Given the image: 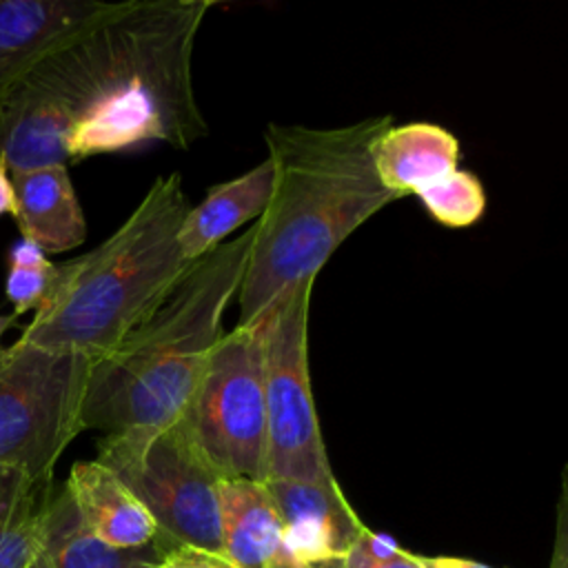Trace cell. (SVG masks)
Instances as JSON below:
<instances>
[{"mask_svg":"<svg viewBox=\"0 0 568 568\" xmlns=\"http://www.w3.org/2000/svg\"><path fill=\"white\" fill-rule=\"evenodd\" d=\"M211 0H124L47 55L0 100V160L27 173L164 142L209 126L195 100L193 47Z\"/></svg>","mask_w":568,"mask_h":568,"instance_id":"6da1fadb","label":"cell"},{"mask_svg":"<svg viewBox=\"0 0 568 568\" xmlns=\"http://www.w3.org/2000/svg\"><path fill=\"white\" fill-rule=\"evenodd\" d=\"M393 115H371L342 126L275 124L264 131L275 184L237 291L240 320H260L286 291L315 280L328 257L366 220L397 197L373 164V142Z\"/></svg>","mask_w":568,"mask_h":568,"instance_id":"7a4b0ae2","label":"cell"},{"mask_svg":"<svg viewBox=\"0 0 568 568\" xmlns=\"http://www.w3.org/2000/svg\"><path fill=\"white\" fill-rule=\"evenodd\" d=\"M255 222L195 260L173 291L106 355L91 362L80 428L120 433L182 417L222 317L237 295Z\"/></svg>","mask_w":568,"mask_h":568,"instance_id":"3957f363","label":"cell"},{"mask_svg":"<svg viewBox=\"0 0 568 568\" xmlns=\"http://www.w3.org/2000/svg\"><path fill=\"white\" fill-rule=\"evenodd\" d=\"M186 211L180 173L158 175L102 244L58 264L49 300L18 339L91 362L113 351L191 268L178 244Z\"/></svg>","mask_w":568,"mask_h":568,"instance_id":"277c9868","label":"cell"},{"mask_svg":"<svg viewBox=\"0 0 568 568\" xmlns=\"http://www.w3.org/2000/svg\"><path fill=\"white\" fill-rule=\"evenodd\" d=\"M146 508L155 524L158 557L175 546L222 555L220 475L197 448L184 419L106 433L98 457Z\"/></svg>","mask_w":568,"mask_h":568,"instance_id":"5b68a950","label":"cell"},{"mask_svg":"<svg viewBox=\"0 0 568 568\" xmlns=\"http://www.w3.org/2000/svg\"><path fill=\"white\" fill-rule=\"evenodd\" d=\"M91 359L22 339L0 346V466L33 481H53V468L82 433L80 408Z\"/></svg>","mask_w":568,"mask_h":568,"instance_id":"8992f818","label":"cell"},{"mask_svg":"<svg viewBox=\"0 0 568 568\" xmlns=\"http://www.w3.org/2000/svg\"><path fill=\"white\" fill-rule=\"evenodd\" d=\"M264 331L266 313L253 324L222 333L182 413L220 477H266Z\"/></svg>","mask_w":568,"mask_h":568,"instance_id":"52a82bcc","label":"cell"},{"mask_svg":"<svg viewBox=\"0 0 568 568\" xmlns=\"http://www.w3.org/2000/svg\"><path fill=\"white\" fill-rule=\"evenodd\" d=\"M315 280L300 282L266 311L264 408L266 479H335L308 371V308Z\"/></svg>","mask_w":568,"mask_h":568,"instance_id":"ba28073f","label":"cell"},{"mask_svg":"<svg viewBox=\"0 0 568 568\" xmlns=\"http://www.w3.org/2000/svg\"><path fill=\"white\" fill-rule=\"evenodd\" d=\"M122 4L124 0H0V100L47 55L118 13Z\"/></svg>","mask_w":568,"mask_h":568,"instance_id":"9c48e42d","label":"cell"},{"mask_svg":"<svg viewBox=\"0 0 568 568\" xmlns=\"http://www.w3.org/2000/svg\"><path fill=\"white\" fill-rule=\"evenodd\" d=\"M264 486L284 524V539L293 559L302 568H337L366 526L337 479H266Z\"/></svg>","mask_w":568,"mask_h":568,"instance_id":"30bf717a","label":"cell"},{"mask_svg":"<svg viewBox=\"0 0 568 568\" xmlns=\"http://www.w3.org/2000/svg\"><path fill=\"white\" fill-rule=\"evenodd\" d=\"M222 555L237 568H302L286 548L284 524L264 481L222 477Z\"/></svg>","mask_w":568,"mask_h":568,"instance_id":"8fae6325","label":"cell"},{"mask_svg":"<svg viewBox=\"0 0 568 568\" xmlns=\"http://www.w3.org/2000/svg\"><path fill=\"white\" fill-rule=\"evenodd\" d=\"M82 526L115 550H142L155 524L138 497L100 462H75L64 481Z\"/></svg>","mask_w":568,"mask_h":568,"instance_id":"7c38bea8","label":"cell"},{"mask_svg":"<svg viewBox=\"0 0 568 568\" xmlns=\"http://www.w3.org/2000/svg\"><path fill=\"white\" fill-rule=\"evenodd\" d=\"M275 184L273 162L264 158L251 171L211 186L200 204L189 206L178 244L189 262H195L226 242L233 231H240L251 220H260L266 211Z\"/></svg>","mask_w":568,"mask_h":568,"instance_id":"4fadbf2b","label":"cell"},{"mask_svg":"<svg viewBox=\"0 0 568 568\" xmlns=\"http://www.w3.org/2000/svg\"><path fill=\"white\" fill-rule=\"evenodd\" d=\"M373 164L384 189L397 200L417 195L459 169V142L433 122L390 124L373 142Z\"/></svg>","mask_w":568,"mask_h":568,"instance_id":"5bb4252c","label":"cell"},{"mask_svg":"<svg viewBox=\"0 0 568 568\" xmlns=\"http://www.w3.org/2000/svg\"><path fill=\"white\" fill-rule=\"evenodd\" d=\"M11 184L16 224L22 237L33 242L44 255L75 248L87 240L84 213L67 166L13 173Z\"/></svg>","mask_w":568,"mask_h":568,"instance_id":"9a60e30c","label":"cell"},{"mask_svg":"<svg viewBox=\"0 0 568 568\" xmlns=\"http://www.w3.org/2000/svg\"><path fill=\"white\" fill-rule=\"evenodd\" d=\"M144 550V548H142ZM142 550H115L98 541L80 521L67 486H53L44 517L40 544L24 568H129Z\"/></svg>","mask_w":568,"mask_h":568,"instance_id":"2e32d148","label":"cell"},{"mask_svg":"<svg viewBox=\"0 0 568 568\" xmlns=\"http://www.w3.org/2000/svg\"><path fill=\"white\" fill-rule=\"evenodd\" d=\"M53 481H33L13 466H0V568H24L40 544L42 517Z\"/></svg>","mask_w":568,"mask_h":568,"instance_id":"e0dca14e","label":"cell"},{"mask_svg":"<svg viewBox=\"0 0 568 568\" xmlns=\"http://www.w3.org/2000/svg\"><path fill=\"white\" fill-rule=\"evenodd\" d=\"M9 271L4 280L7 300L13 304V315L38 311L51 295L58 280V264L29 240H18L9 251Z\"/></svg>","mask_w":568,"mask_h":568,"instance_id":"ac0fdd59","label":"cell"},{"mask_svg":"<svg viewBox=\"0 0 568 568\" xmlns=\"http://www.w3.org/2000/svg\"><path fill=\"white\" fill-rule=\"evenodd\" d=\"M417 197L439 224L450 229L473 226L486 211L484 184L466 169H457L437 180L417 193Z\"/></svg>","mask_w":568,"mask_h":568,"instance_id":"d6986e66","label":"cell"},{"mask_svg":"<svg viewBox=\"0 0 568 568\" xmlns=\"http://www.w3.org/2000/svg\"><path fill=\"white\" fill-rule=\"evenodd\" d=\"M337 568H424L422 555L397 546L393 537L364 526Z\"/></svg>","mask_w":568,"mask_h":568,"instance_id":"ffe728a7","label":"cell"},{"mask_svg":"<svg viewBox=\"0 0 568 568\" xmlns=\"http://www.w3.org/2000/svg\"><path fill=\"white\" fill-rule=\"evenodd\" d=\"M155 568H237V566H233L220 552H209L193 546H175L164 550L158 557Z\"/></svg>","mask_w":568,"mask_h":568,"instance_id":"44dd1931","label":"cell"},{"mask_svg":"<svg viewBox=\"0 0 568 568\" xmlns=\"http://www.w3.org/2000/svg\"><path fill=\"white\" fill-rule=\"evenodd\" d=\"M548 568H568V490H566V479L561 484V497H559V504H557L555 544H552Z\"/></svg>","mask_w":568,"mask_h":568,"instance_id":"7402d4cb","label":"cell"},{"mask_svg":"<svg viewBox=\"0 0 568 568\" xmlns=\"http://www.w3.org/2000/svg\"><path fill=\"white\" fill-rule=\"evenodd\" d=\"M422 564L424 568H493L488 564L466 559V557H453V555H433V557L422 555Z\"/></svg>","mask_w":568,"mask_h":568,"instance_id":"603a6c76","label":"cell"},{"mask_svg":"<svg viewBox=\"0 0 568 568\" xmlns=\"http://www.w3.org/2000/svg\"><path fill=\"white\" fill-rule=\"evenodd\" d=\"M13 209H16V195H13L11 175L4 166V162L0 160V215H4V213L13 215Z\"/></svg>","mask_w":568,"mask_h":568,"instance_id":"cb8c5ba5","label":"cell"},{"mask_svg":"<svg viewBox=\"0 0 568 568\" xmlns=\"http://www.w3.org/2000/svg\"><path fill=\"white\" fill-rule=\"evenodd\" d=\"M155 561H158V550L153 548L149 555L144 552L142 557H138L129 568H155Z\"/></svg>","mask_w":568,"mask_h":568,"instance_id":"d4e9b609","label":"cell"},{"mask_svg":"<svg viewBox=\"0 0 568 568\" xmlns=\"http://www.w3.org/2000/svg\"><path fill=\"white\" fill-rule=\"evenodd\" d=\"M16 320H18V315H0V337L11 328V326H16Z\"/></svg>","mask_w":568,"mask_h":568,"instance_id":"484cf974","label":"cell"}]
</instances>
